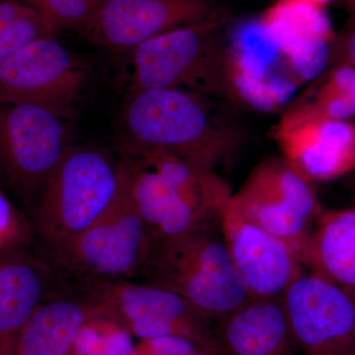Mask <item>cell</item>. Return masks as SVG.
<instances>
[{
	"instance_id": "6",
	"label": "cell",
	"mask_w": 355,
	"mask_h": 355,
	"mask_svg": "<svg viewBox=\"0 0 355 355\" xmlns=\"http://www.w3.org/2000/svg\"><path fill=\"white\" fill-rule=\"evenodd\" d=\"M72 284L97 305L98 320L140 340L173 336L217 349L214 321L178 294L125 279H86Z\"/></svg>"
},
{
	"instance_id": "12",
	"label": "cell",
	"mask_w": 355,
	"mask_h": 355,
	"mask_svg": "<svg viewBox=\"0 0 355 355\" xmlns=\"http://www.w3.org/2000/svg\"><path fill=\"white\" fill-rule=\"evenodd\" d=\"M221 11L216 0H107L81 35L110 50H132L159 34Z\"/></svg>"
},
{
	"instance_id": "24",
	"label": "cell",
	"mask_w": 355,
	"mask_h": 355,
	"mask_svg": "<svg viewBox=\"0 0 355 355\" xmlns=\"http://www.w3.org/2000/svg\"><path fill=\"white\" fill-rule=\"evenodd\" d=\"M336 64H345L355 67V19L349 18L338 36L334 37L331 46V60Z\"/></svg>"
},
{
	"instance_id": "18",
	"label": "cell",
	"mask_w": 355,
	"mask_h": 355,
	"mask_svg": "<svg viewBox=\"0 0 355 355\" xmlns=\"http://www.w3.org/2000/svg\"><path fill=\"white\" fill-rule=\"evenodd\" d=\"M130 193L153 248L176 239L210 216L193 207L157 173L139 161L125 159Z\"/></svg>"
},
{
	"instance_id": "4",
	"label": "cell",
	"mask_w": 355,
	"mask_h": 355,
	"mask_svg": "<svg viewBox=\"0 0 355 355\" xmlns=\"http://www.w3.org/2000/svg\"><path fill=\"white\" fill-rule=\"evenodd\" d=\"M230 17L207 19L159 34L132 49V90L181 88L226 100L225 58Z\"/></svg>"
},
{
	"instance_id": "29",
	"label": "cell",
	"mask_w": 355,
	"mask_h": 355,
	"mask_svg": "<svg viewBox=\"0 0 355 355\" xmlns=\"http://www.w3.org/2000/svg\"><path fill=\"white\" fill-rule=\"evenodd\" d=\"M307 1L315 4V6L324 7V6H327V4L330 3L331 1H333V0H307Z\"/></svg>"
},
{
	"instance_id": "23",
	"label": "cell",
	"mask_w": 355,
	"mask_h": 355,
	"mask_svg": "<svg viewBox=\"0 0 355 355\" xmlns=\"http://www.w3.org/2000/svg\"><path fill=\"white\" fill-rule=\"evenodd\" d=\"M142 342L137 355H219L216 349L181 338L169 336Z\"/></svg>"
},
{
	"instance_id": "11",
	"label": "cell",
	"mask_w": 355,
	"mask_h": 355,
	"mask_svg": "<svg viewBox=\"0 0 355 355\" xmlns=\"http://www.w3.org/2000/svg\"><path fill=\"white\" fill-rule=\"evenodd\" d=\"M220 224L231 260L252 297H282L307 270L286 242L248 220L231 200Z\"/></svg>"
},
{
	"instance_id": "21",
	"label": "cell",
	"mask_w": 355,
	"mask_h": 355,
	"mask_svg": "<svg viewBox=\"0 0 355 355\" xmlns=\"http://www.w3.org/2000/svg\"><path fill=\"white\" fill-rule=\"evenodd\" d=\"M355 116V67L338 64L313 80L279 121H349Z\"/></svg>"
},
{
	"instance_id": "8",
	"label": "cell",
	"mask_w": 355,
	"mask_h": 355,
	"mask_svg": "<svg viewBox=\"0 0 355 355\" xmlns=\"http://www.w3.org/2000/svg\"><path fill=\"white\" fill-rule=\"evenodd\" d=\"M62 121L40 107L0 103V177L31 211L70 147Z\"/></svg>"
},
{
	"instance_id": "2",
	"label": "cell",
	"mask_w": 355,
	"mask_h": 355,
	"mask_svg": "<svg viewBox=\"0 0 355 355\" xmlns=\"http://www.w3.org/2000/svg\"><path fill=\"white\" fill-rule=\"evenodd\" d=\"M137 282L182 296L214 322L253 299L231 260L220 216L153 247Z\"/></svg>"
},
{
	"instance_id": "14",
	"label": "cell",
	"mask_w": 355,
	"mask_h": 355,
	"mask_svg": "<svg viewBox=\"0 0 355 355\" xmlns=\"http://www.w3.org/2000/svg\"><path fill=\"white\" fill-rule=\"evenodd\" d=\"M272 135L284 158L312 181L355 170V125L349 121H279Z\"/></svg>"
},
{
	"instance_id": "28",
	"label": "cell",
	"mask_w": 355,
	"mask_h": 355,
	"mask_svg": "<svg viewBox=\"0 0 355 355\" xmlns=\"http://www.w3.org/2000/svg\"><path fill=\"white\" fill-rule=\"evenodd\" d=\"M343 3L349 13V18L355 19V0H343Z\"/></svg>"
},
{
	"instance_id": "13",
	"label": "cell",
	"mask_w": 355,
	"mask_h": 355,
	"mask_svg": "<svg viewBox=\"0 0 355 355\" xmlns=\"http://www.w3.org/2000/svg\"><path fill=\"white\" fill-rule=\"evenodd\" d=\"M260 21L298 83L324 73L335 34L323 7L307 0H277Z\"/></svg>"
},
{
	"instance_id": "16",
	"label": "cell",
	"mask_w": 355,
	"mask_h": 355,
	"mask_svg": "<svg viewBox=\"0 0 355 355\" xmlns=\"http://www.w3.org/2000/svg\"><path fill=\"white\" fill-rule=\"evenodd\" d=\"M219 355H298L282 297L253 298L214 322Z\"/></svg>"
},
{
	"instance_id": "22",
	"label": "cell",
	"mask_w": 355,
	"mask_h": 355,
	"mask_svg": "<svg viewBox=\"0 0 355 355\" xmlns=\"http://www.w3.org/2000/svg\"><path fill=\"white\" fill-rule=\"evenodd\" d=\"M31 8L51 35L62 31L83 34L107 0H16Z\"/></svg>"
},
{
	"instance_id": "3",
	"label": "cell",
	"mask_w": 355,
	"mask_h": 355,
	"mask_svg": "<svg viewBox=\"0 0 355 355\" xmlns=\"http://www.w3.org/2000/svg\"><path fill=\"white\" fill-rule=\"evenodd\" d=\"M119 182V164L101 151L69 147L31 211L33 230L51 265L109 207Z\"/></svg>"
},
{
	"instance_id": "5",
	"label": "cell",
	"mask_w": 355,
	"mask_h": 355,
	"mask_svg": "<svg viewBox=\"0 0 355 355\" xmlns=\"http://www.w3.org/2000/svg\"><path fill=\"white\" fill-rule=\"evenodd\" d=\"M119 169L118 191L109 207L51 263L71 282H139L146 270L153 243L133 202L125 159L119 163Z\"/></svg>"
},
{
	"instance_id": "10",
	"label": "cell",
	"mask_w": 355,
	"mask_h": 355,
	"mask_svg": "<svg viewBox=\"0 0 355 355\" xmlns=\"http://www.w3.org/2000/svg\"><path fill=\"white\" fill-rule=\"evenodd\" d=\"M282 301L298 355H355V292L307 270Z\"/></svg>"
},
{
	"instance_id": "19",
	"label": "cell",
	"mask_w": 355,
	"mask_h": 355,
	"mask_svg": "<svg viewBox=\"0 0 355 355\" xmlns=\"http://www.w3.org/2000/svg\"><path fill=\"white\" fill-rule=\"evenodd\" d=\"M306 268L355 292V207L324 210L311 234Z\"/></svg>"
},
{
	"instance_id": "1",
	"label": "cell",
	"mask_w": 355,
	"mask_h": 355,
	"mask_svg": "<svg viewBox=\"0 0 355 355\" xmlns=\"http://www.w3.org/2000/svg\"><path fill=\"white\" fill-rule=\"evenodd\" d=\"M181 88L133 92L125 113L132 153L160 149L216 172L237 157L245 135L228 111Z\"/></svg>"
},
{
	"instance_id": "26",
	"label": "cell",
	"mask_w": 355,
	"mask_h": 355,
	"mask_svg": "<svg viewBox=\"0 0 355 355\" xmlns=\"http://www.w3.org/2000/svg\"><path fill=\"white\" fill-rule=\"evenodd\" d=\"M33 14L37 13L16 0H0V27Z\"/></svg>"
},
{
	"instance_id": "27",
	"label": "cell",
	"mask_w": 355,
	"mask_h": 355,
	"mask_svg": "<svg viewBox=\"0 0 355 355\" xmlns=\"http://www.w3.org/2000/svg\"><path fill=\"white\" fill-rule=\"evenodd\" d=\"M18 336L0 340V355H16Z\"/></svg>"
},
{
	"instance_id": "20",
	"label": "cell",
	"mask_w": 355,
	"mask_h": 355,
	"mask_svg": "<svg viewBox=\"0 0 355 355\" xmlns=\"http://www.w3.org/2000/svg\"><path fill=\"white\" fill-rule=\"evenodd\" d=\"M139 162L157 173L193 207L209 216H220L232 191L218 173L200 169L167 151H142Z\"/></svg>"
},
{
	"instance_id": "17",
	"label": "cell",
	"mask_w": 355,
	"mask_h": 355,
	"mask_svg": "<svg viewBox=\"0 0 355 355\" xmlns=\"http://www.w3.org/2000/svg\"><path fill=\"white\" fill-rule=\"evenodd\" d=\"M98 318L95 302L76 287L64 288L40 306L25 324L16 355H76L79 336Z\"/></svg>"
},
{
	"instance_id": "9",
	"label": "cell",
	"mask_w": 355,
	"mask_h": 355,
	"mask_svg": "<svg viewBox=\"0 0 355 355\" xmlns=\"http://www.w3.org/2000/svg\"><path fill=\"white\" fill-rule=\"evenodd\" d=\"M86 78L85 67L64 44L40 37L0 64V103L32 105L72 120Z\"/></svg>"
},
{
	"instance_id": "25",
	"label": "cell",
	"mask_w": 355,
	"mask_h": 355,
	"mask_svg": "<svg viewBox=\"0 0 355 355\" xmlns=\"http://www.w3.org/2000/svg\"><path fill=\"white\" fill-rule=\"evenodd\" d=\"M20 235L12 207L7 198L0 193V249L18 245L16 242Z\"/></svg>"
},
{
	"instance_id": "15",
	"label": "cell",
	"mask_w": 355,
	"mask_h": 355,
	"mask_svg": "<svg viewBox=\"0 0 355 355\" xmlns=\"http://www.w3.org/2000/svg\"><path fill=\"white\" fill-rule=\"evenodd\" d=\"M60 277L19 244L0 249V340L19 335L40 306L64 291Z\"/></svg>"
},
{
	"instance_id": "7",
	"label": "cell",
	"mask_w": 355,
	"mask_h": 355,
	"mask_svg": "<svg viewBox=\"0 0 355 355\" xmlns=\"http://www.w3.org/2000/svg\"><path fill=\"white\" fill-rule=\"evenodd\" d=\"M231 202L248 220L286 242L306 268L311 234L324 212L312 180L286 158L268 159Z\"/></svg>"
}]
</instances>
